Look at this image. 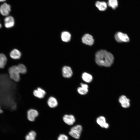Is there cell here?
Wrapping results in <instances>:
<instances>
[{
  "label": "cell",
  "mask_w": 140,
  "mask_h": 140,
  "mask_svg": "<svg viewBox=\"0 0 140 140\" xmlns=\"http://www.w3.org/2000/svg\"><path fill=\"white\" fill-rule=\"evenodd\" d=\"M95 62L101 66L109 67L113 64L114 60L113 55L105 50L98 51L95 54Z\"/></svg>",
  "instance_id": "cell-1"
},
{
  "label": "cell",
  "mask_w": 140,
  "mask_h": 140,
  "mask_svg": "<svg viewBox=\"0 0 140 140\" xmlns=\"http://www.w3.org/2000/svg\"><path fill=\"white\" fill-rule=\"evenodd\" d=\"M9 76L10 79L15 82L19 81L20 79V74L17 65L10 67L8 70Z\"/></svg>",
  "instance_id": "cell-2"
},
{
  "label": "cell",
  "mask_w": 140,
  "mask_h": 140,
  "mask_svg": "<svg viewBox=\"0 0 140 140\" xmlns=\"http://www.w3.org/2000/svg\"><path fill=\"white\" fill-rule=\"evenodd\" d=\"M82 130V127L81 125H76L70 129L68 134L72 137L76 139H79L80 137Z\"/></svg>",
  "instance_id": "cell-3"
},
{
  "label": "cell",
  "mask_w": 140,
  "mask_h": 140,
  "mask_svg": "<svg viewBox=\"0 0 140 140\" xmlns=\"http://www.w3.org/2000/svg\"><path fill=\"white\" fill-rule=\"evenodd\" d=\"M115 38L118 43H127L130 41V39L127 34L122 32H118L115 34Z\"/></svg>",
  "instance_id": "cell-4"
},
{
  "label": "cell",
  "mask_w": 140,
  "mask_h": 140,
  "mask_svg": "<svg viewBox=\"0 0 140 140\" xmlns=\"http://www.w3.org/2000/svg\"><path fill=\"white\" fill-rule=\"evenodd\" d=\"M39 115V113L37 110L34 109H30L27 112V118L29 121L33 122Z\"/></svg>",
  "instance_id": "cell-5"
},
{
  "label": "cell",
  "mask_w": 140,
  "mask_h": 140,
  "mask_svg": "<svg viewBox=\"0 0 140 140\" xmlns=\"http://www.w3.org/2000/svg\"><path fill=\"white\" fill-rule=\"evenodd\" d=\"M61 72L62 76L65 78H69L73 75V71L71 68L67 66H65L62 67Z\"/></svg>",
  "instance_id": "cell-6"
},
{
  "label": "cell",
  "mask_w": 140,
  "mask_h": 140,
  "mask_svg": "<svg viewBox=\"0 0 140 140\" xmlns=\"http://www.w3.org/2000/svg\"><path fill=\"white\" fill-rule=\"evenodd\" d=\"M11 11L10 5L6 3H4L0 6V13L3 16H8Z\"/></svg>",
  "instance_id": "cell-7"
},
{
  "label": "cell",
  "mask_w": 140,
  "mask_h": 140,
  "mask_svg": "<svg viewBox=\"0 0 140 140\" xmlns=\"http://www.w3.org/2000/svg\"><path fill=\"white\" fill-rule=\"evenodd\" d=\"M64 122L67 125L71 126L73 125L75 122V118L74 116L71 114H66L62 117Z\"/></svg>",
  "instance_id": "cell-8"
},
{
  "label": "cell",
  "mask_w": 140,
  "mask_h": 140,
  "mask_svg": "<svg viewBox=\"0 0 140 140\" xmlns=\"http://www.w3.org/2000/svg\"><path fill=\"white\" fill-rule=\"evenodd\" d=\"M33 94L36 97L39 99H42L44 97L46 93L43 89L39 87L33 91Z\"/></svg>",
  "instance_id": "cell-9"
},
{
  "label": "cell",
  "mask_w": 140,
  "mask_h": 140,
  "mask_svg": "<svg viewBox=\"0 0 140 140\" xmlns=\"http://www.w3.org/2000/svg\"><path fill=\"white\" fill-rule=\"evenodd\" d=\"M82 40L83 43L90 46L93 45L94 41L92 36L88 34H85L82 37Z\"/></svg>",
  "instance_id": "cell-10"
},
{
  "label": "cell",
  "mask_w": 140,
  "mask_h": 140,
  "mask_svg": "<svg viewBox=\"0 0 140 140\" xmlns=\"http://www.w3.org/2000/svg\"><path fill=\"white\" fill-rule=\"evenodd\" d=\"M4 26L8 28L13 27L15 24L13 18L11 16H8L4 19Z\"/></svg>",
  "instance_id": "cell-11"
},
{
  "label": "cell",
  "mask_w": 140,
  "mask_h": 140,
  "mask_svg": "<svg viewBox=\"0 0 140 140\" xmlns=\"http://www.w3.org/2000/svg\"><path fill=\"white\" fill-rule=\"evenodd\" d=\"M119 101L123 108H127L130 106V100L124 95H122L120 97Z\"/></svg>",
  "instance_id": "cell-12"
},
{
  "label": "cell",
  "mask_w": 140,
  "mask_h": 140,
  "mask_svg": "<svg viewBox=\"0 0 140 140\" xmlns=\"http://www.w3.org/2000/svg\"><path fill=\"white\" fill-rule=\"evenodd\" d=\"M96 122L102 128L107 129L109 127V124L106 122L105 118L103 116L98 117L96 119Z\"/></svg>",
  "instance_id": "cell-13"
},
{
  "label": "cell",
  "mask_w": 140,
  "mask_h": 140,
  "mask_svg": "<svg viewBox=\"0 0 140 140\" xmlns=\"http://www.w3.org/2000/svg\"><path fill=\"white\" fill-rule=\"evenodd\" d=\"M47 104L50 108H54L58 106V103L57 99L55 97L51 96L48 99Z\"/></svg>",
  "instance_id": "cell-14"
},
{
  "label": "cell",
  "mask_w": 140,
  "mask_h": 140,
  "mask_svg": "<svg viewBox=\"0 0 140 140\" xmlns=\"http://www.w3.org/2000/svg\"><path fill=\"white\" fill-rule=\"evenodd\" d=\"M95 5L100 11H103L107 9L108 5L104 1H97L95 3Z\"/></svg>",
  "instance_id": "cell-15"
},
{
  "label": "cell",
  "mask_w": 140,
  "mask_h": 140,
  "mask_svg": "<svg viewBox=\"0 0 140 140\" xmlns=\"http://www.w3.org/2000/svg\"><path fill=\"white\" fill-rule=\"evenodd\" d=\"M81 87L78 88L77 91L80 94L84 95L86 94L88 91V86L86 84L82 83H81Z\"/></svg>",
  "instance_id": "cell-16"
},
{
  "label": "cell",
  "mask_w": 140,
  "mask_h": 140,
  "mask_svg": "<svg viewBox=\"0 0 140 140\" xmlns=\"http://www.w3.org/2000/svg\"><path fill=\"white\" fill-rule=\"evenodd\" d=\"M10 57L12 58L15 60L19 59L21 55L20 52L16 49L13 50L10 52Z\"/></svg>",
  "instance_id": "cell-17"
},
{
  "label": "cell",
  "mask_w": 140,
  "mask_h": 140,
  "mask_svg": "<svg viewBox=\"0 0 140 140\" xmlns=\"http://www.w3.org/2000/svg\"><path fill=\"white\" fill-rule=\"evenodd\" d=\"M61 38L62 40L63 41L68 42L70 40L71 35L68 32L64 31L61 33Z\"/></svg>",
  "instance_id": "cell-18"
},
{
  "label": "cell",
  "mask_w": 140,
  "mask_h": 140,
  "mask_svg": "<svg viewBox=\"0 0 140 140\" xmlns=\"http://www.w3.org/2000/svg\"><path fill=\"white\" fill-rule=\"evenodd\" d=\"M17 66L20 74H25L27 72V68L26 66L22 63H19Z\"/></svg>",
  "instance_id": "cell-19"
},
{
  "label": "cell",
  "mask_w": 140,
  "mask_h": 140,
  "mask_svg": "<svg viewBox=\"0 0 140 140\" xmlns=\"http://www.w3.org/2000/svg\"><path fill=\"white\" fill-rule=\"evenodd\" d=\"M37 134L35 131L33 130L30 131L26 136V140H35Z\"/></svg>",
  "instance_id": "cell-20"
},
{
  "label": "cell",
  "mask_w": 140,
  "mask_h": 140,
  "mask_svg": "<svg viewBox=\"0 0 140 140\" xmlns=\"http://www.w3.org/2000/svg\"><path fill=\"white\" fill-rule=\"evenodd\" d=\"M7 59L5 56L4 54H0V68H4L7 62Z\"/></svg>",
  "instance_id": "cell-21"
},
{
  "label": "cell",
  "mask_w": 140,
  "mask_h": 140,
  "mask_svg": "<svg viewBox=\"0 0 140 140\" xmlns=\"http://www.w3.org/2000/svg\"><path fill=\"white\" fill-rule=\"evenodd\" d=\"M82 77L84 81L88 83L90 82L93 79L92 75L86 72H84L82 74Z\"/></svg>",
  "instance_id": "cell-22"
},
{
  "label": "cell",
  "mask_w": 140,
  "mask_h": 140,
  "mask_svg": "<svg viewBox=\"0 0 140 140\" xmlns=\"http://www.w3.org/2000/svg\"><path fill=\"white\" fill-rule=\"evenodd\" d=\"M108 5L113 9H115L118 5L117 0H108Z\"/></svg>",
  "instance_id": "cell-23"
},
{
  "label": "cell",
  "mask_w": 140,
  "mask_h": 140,
  "mask_svg": "<svg viewBox=\"0 0 140 140\" xmlns=\"http://www.w3.org/2000/svg\"><path fill=\"white\" fill-rule=\"evenodd\" d=\"M69 137L67 135L64 134H59L57 138V140H68Z\"/></svg>",
  "instance_id": "cell-24"
},
{
  "label": "cell",
  "mask_w": 140,
  "mask_h": 140,
  "mask_svg": "<svg viewBox=\"0 0 140 140\" xmlns=\"http://www.w3.org/2000/svg\"><path fill=\"white\" fill-rule=\"evenodd\" d=\"M3 112V110L1 109V107L0 106V114L2 113Z\"/></svg>",
  "instance_id": "cell-25"
},
{
  "label": "cell",
  "mask_w": 140,
  "mask_h": 140,
  "mask_svg": "<svg viewBox=\"0 0 140 140\" xmlns=\"http://www.w3.org/2000/svg\"><path fill=\"white\" fill-rule=\"evenodd\" d=\"M6 0H0V2H3L5 1Z\"/></svg>",
  "instance_id": "cell-26"
},
{
  "label": "cell",
  "mask_w": 140,
  "mask_h": 140,
  "mask_svg": "<svg viewBox=\"0 0 140 140\" xmlns=\"http://www.w3.org/2000/svg\"><path fill=\"white\" fill-rule=\"evenodd\" d=\"M2 26V25L0 23V29L1 27Z\"/></svg>",
  "instance_id": "cell-27"
}]
</instances>
